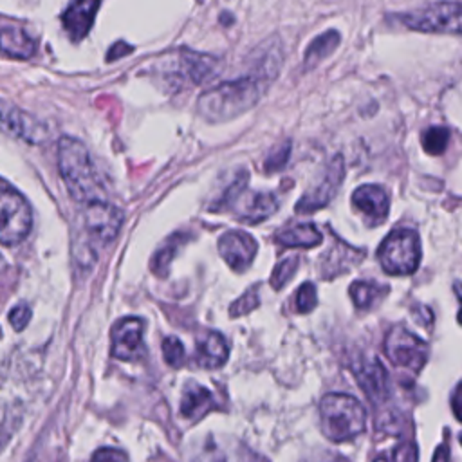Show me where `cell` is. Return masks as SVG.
Returning a JSON list of instances; mask_svg holds the SVG:
<instances>
[{"label":"cell","mask_w":462,"mask_h":462,"mask_svg":"<svg viewBox=\"0 0 462 462\" xmlns=\"http://www.w3.org/2000/svg\"><path fill=\"white\" fill-rule=\"evenodd\" d=\"M289 153H291V144H289V143H283V144L276 146V148L269 153V157H267V161H265V170H267V171H276V170L283 168L285 162H287V159H289Z\"/></svg>","instance_id":"cell-30"},{"label":"cell","mask_w":462,"mask_h":462,"mask_svg":"<svg viewBox=\"0 0 462 462\" xmlns=\"http://www.w3.org/2000/svg\"><path fill=\"white\" fill-rule=\"evenodd\" d=\"M455 294H457V298H458V301H460V312H458V321L462 323V283L458 282V283H455Z\"/></svg>","instance_id":"cell-36"},{"label":"cell","mask_w":462,"mask_h":462,"mask_svg":"<svg viewBox=\"0 0 462 462\" xmlns=\"http://www.w3.org/2000/svg\"><path fill=\"white\" fill-rule=\"evenodd\" d=\"M413 31L435 34H462V2H435L399 16Z\"/></svg>","instance_id":"cell-6"},{"label":"cell","mask_w":462,"mask_h":462,"mask_svg":"<svg viewBox=\"0 0 462 462\" xmlns=\"http://www.w3.org/2000/svg\"><path fill=\"white\" fill-rule=\"evenodd\" d=\"M58 168L69 195L83 204L105 200V188L94 168L88 150L74 137H61L58 144Z\"/></svg>","instance_id":"cell-2"},{"label":"cell","mask_w":462,"mask_h":462,"mask_svg":"<svg viewBox=\"0 0 462 462\" xmlns=\"http://www.w3.org/2000/svg\"><path fill=\"white\" fill-rule=\"evenodd\" d=\"M0 128H4L11 135L23 139L25 143H31V144L42 143L49 135V130L42 121L34 119L32 116L22 112L20 108H16L13 105L2 103V101H0Z\"/></svg>","instance_id":"cell-12"},{"label":"cell","mask_w":462,"mask_h":462,"mask_svg":"<svg viewBox=\"0 0 462 462\" xmlns=\"http://www.w3.org/2000/svg\"><path fill=\"white\" fill-rule=\"evenodd\" d=\"M419 451L413 442H401L390 451L374 458V462H417Z\"/></svg>","instance_id":"cell-26"},{"label":"cell","mask_w":462,"mask_h":462,"mask_svg":"<svg viewBox=\"0 0 462 462\" xmlns=\"http://www.w3.org/2000/svg\"><path fill=\"white\" fill-rule=\"evenodd\" d=\"M256 305H258V294H256V291H249L238 301H235L231 305V312L229 314L231 316H240V314H245V312L253 310Z\"/></svg>","instance_id":"cell-31"},{"label":"cell","mask_w":462,"mask_h":462,"mask_svg":"<svg viewBox=\"0 0 462 462\" xmlns=\"http://www.w3.org/2000/svg\"><path fill=\"white\" fill-rule=\"evenodd\" d=\"M162 354H164V359H166V363L170 366L179 368L184 363V346L173 336H170V337H166L162 341Z\"/></svg>","instance_id":"cell-28"},{"label":"cell","mask_w":462,"mask_h":462,"mask_svg":"<svg viewBox=\"0 0 462 462\" xmlns=\"http://www.w3.org/2000/svg\"><path fill=\"white\" fill-rule=\"evenodd\" d=\"M226 202H235L238 217L249 222H260L271 217L278 208V199L273 193H245L238 182L227 189Z\"/></svg>","instance_id":"cell-9"},{"label":"cell","mask_w":462,"mask_h":462,"mask_svg":"<svg viewBox=\"0 0 462 462\" xmlns=\"http://www.w3.org/2000/svg\"><path fill=\"white\" fill-rule=\"evenodd\" d=\"M449 141V130L444 126H430L422 135L420 143L426 153L430 155H440Z\"/></svg>","instance_id":"cell-25"},{"label":"cell","mask_w":462,"mask_h":462,"mask_svg":"<svg viewBox=\"0 0 462 462\" xmlns=\"http://www.w3.org/2000/svg\"><path fill=\"white\" fill-rule=\"evenodd\" d=\"M32 226V213L27 200L11 186L0 180V242L14 245L22 242Z\"/></svg>","instance_id":"cell-7"},{"label":"cell","mask_w":462,"mask_h":462,"mask_svg":"<svg viewBox=\"0 0 462 462\" xmlns=\"http://www.w3.org/2000/svg\"><path fill=\"white\" fill-rule=\"evenodd\" d=\"M143 321L139 318H123L112 328V354L117 359L132 361L144 354Z\"/></svg>","instance_id":"cell-13"},{"label":"cell","mask_w":462,"mask_h":462,"mask_svg":"<svg viewBox=\"0 0 462 462\" xmlns=\"http://www.w3.org/2000/svg\"><path fill=\"white\" fill-rule=\"evenodd\" d=\"M296 265H298V258H296V256H291V258H285L283 262H280V263L276 265V269L273 271L271 285H273L274 289L283 287V285L292 278V274L296 273Z\"/></svg>","instance_id":"cell-27"},{"label":"cell","mask_w":462,"mask_h":462,"mask_svg":"<svg viewBox=\"0 0 462 462\" xmlns=\"http://www.w3.org/2000/svg\"><path fill=\"white\" fill-rule=\"evenodd\" d=\"M83 240L79 242V263L85 265V254L88 263L96 262V253L99 247L112 242L123 224V213L119 208L105 200H94L85 204L83 209Z\"/></svg>","instance_id":"cell-4"},{"label":"cell","mask_w":462,"mask_h":462,"mask_svg":"<svg viewBox=\"0 0 462 462\" xmlns=\"http://www.w3.org/2000/svg\"><path fill=\"white\" fill-rule=\"evenodd\" d=\"M276 242L285 247H314L321 242V233L312 224H296L280 231Z\"/></svg>","instance_id":"cell-22"},{"label":"cell","mask_w":462,"mask_h":462,"mask_svg":"<svg viewBox=\"0 0 462 462\" xmlns=\"http://www.w3.org/2000/svg\"><path fill=\"white\" fill-rule=\"evenodd\" d=\"M97 7L99 0H76L67 7L63 13V27L74 42L85 38V34L90 31Z\"/></svg>","instance_id":"cell-18"},{"label":"cell","mask_w":462,"mask_h":462,"mask_svg":"<svg viewBox=\"0 0 462 462\" xmlns=\"http://www.w3.org/2000/svg\"><path fill=\"white\" fill-rule=\"evenodd\" d=\"M327 462H346L345 458H339V457H334V458H330V460H327Z\"/></svg>","instance_id":"cell-37"},{"label":"cell","mask_w":462,"mask_h":462,"mask_svg":"<svg viewBox=\"0 0 462 462\" xmlns=\"http://www.w3.org/2000/svg\"><path fill=\"white\" fill-rule=\"evenodd\" d=\"M217 70V61L206 54H182L170 69L171 76L180 78L182 83H202L211 78Z\"/></svg>","instance_id":"cell-17"},{"label":"cell","mask_w":462,"mask_h":462,"mask_svg":"<svg viewBox=\"0 0 462 462\" xmlns=\"http://www.w3.org/2000/svg\"><path fill=\"white\" fill-rule=\"evenodd\" d=\"M433 462H449V448H448L446 444H440V446L435 449Z\"/></svg>","instance_id":"cell-35"},{"label":"cell","mask_w":462,"mask_h":462,"mask_svg":"<svg viewBox=\"0 0 462 462\" xmlns=\"http://www.w3.org/2000/svg\"><path fill=\"white\" fill-rule=\"evenodd\" d=\"M352 374L357 379L361 390L372 402H383L388 399L390 384L388 372L377 357H357L352 363Z\"/></svg>","instance_id":"cell-10"},{"label":"cell","mask_w":462,"mask_h":462,"mask_svg":"<svg viewBox=\"0 0 462 462\" xmlns=\"http://www.w3.org/2000/svg\"><path fill=\"white\" fill-rule=\"evenodd\" d=\"M460 442H462V435H460Z\"/></svg>","instance_id":"cell-38"},{"label":"cell","mask_w":462,"mask_h":462,"mask_svg":"<svg viewBox=\"0 0 462 462\" xmlns=\"http://www.w3.org/2000/svg\"><path fill=\"white\" fill-rule=\"evenodd\" d=\"M319 424L327 439L343 442L363 433L366 411L352 395L328 393L319 402Z\"/></svg>","instance_id":"cell-3"},{"label":"cell","mask_w":462,"mask_h":462,"mask_svg":"<svg viewBox=\"0 0 462 462\" xmlns=\"http://www.w3.org/2000/svg\"><path fill=\"white\" fill-rule=\"evenodd\" d=\"M213 406V395L208 388L193 383L184 388V395L180 401V413L186 419H200Z\"/></svg>","instance_id":"cell-20"},{"label":"cell","mask_w":462,"mask_h":462,"mask_svg":"<svg viewBox=\"0 0 462 462\" xmlns=\"http://www.w3.org/2000/svg\"><path fill=\"white\" fill-rule=\"evenodd\" d=\"M343 177H345V164H343V159L337 155L328 164L321 180L300 199V202L296 204V209L300 213H309V211L327 206L330 202V199L337 193V189L343 182Z\"/></svg>","instance_id":"cell-11"},{"label":"cell","mask_w":462,"mask_h":462,"mask_svg":"<svg viewBox=\"0 0 462 462\" xmlns=\"http://www.w3.org/2000/svg\"><path fill=\"white\" fill-rule=\"evenodd\" d=\"M341 42V36L337 31H325L323 34H319L318 38H314L307 51H305V56H303V61H305V69H312L316 67L318 63H321L327 56H330L337 45Z\"/></svg>","instance_id":"cell-23"},{"label":"cell","mask_w":462,"mask_h":462,"mask_svg":"<svg viewBox=\"0 0 462 462\" xmlns=\"http://www.w3.org/2000/svg\"><path fill=\"white\" fill-rule=\"evenodd\" d=\"M377 258L388 274H410L420 262L419 235L408 227L393 229L379 245Z\"/></svg>","instance_id":"cell-5"},{"label":"cell","mask_w":462,"mask_h":462,"mask_svg":"<svg viewBox=\"0 0 462 462\" xmlns=\"http://www.w3.org/2000/svg\"><path fill=\"white\" fill-rule=\"evenodd\" d=\"M316 287L312 283H303L296 292V309L300 312H309L316 307Z\"/></svg>","instance_id":"cell-29"},{"label":"cell","mask_w":462,"mask_h":462,"mask_svg":"<svg viewBox=\"0 0 462 462\" xmlns=\"http://www.w3.org/2000/svg\"><path fill=\"white\" fill-rule=\"evenodd\" d=\"M90 462H126V455L116 448H101L94 453Z\"/></svg>","instance_id":"cell-32"},{"label":"cell","mask_w":462,"mask_h":462,"mask_svg":"<svg viewBox=\"0 0 462 462\" xmlns=\"http://www.w3.org/2000/svg\"><path fill=\"white\" fill-rule=\"evenodd\" d=\"M0 51L13 58H31L36 51V45L25 31L5 27L0 31Z\"/></svg>","instance_id":"cell-21"},{"label":"cell","mask_w":462,"mask_h":462,"mask_svg":"<svg viewBox=\"0 0 462 462\" xmlns=\"http://www.w3.org/2000/svg\"><path fill=\"white\" fill-rule=\"evenodd\" d=\"M384 352L395 366H402V368L419 372L426 363L428 346L413 332L397 325V327L390 328V332L384 339Z\"/></svg>","instance_id":"cell-8"},{"label":"cell","mask_w":462,"mask_h":462,"mask_svg":"<svg viewBox=\"0 0 462 462\" xmlns=\"http://www.w3.org/2000/svg\"><path fill=\"white\" fill-rule=\"evenodd\" d=\"M352 206L365 217L370 226H374L384 222L388 217L390 200L381 186L363 184L352 193Z\"/></svg>","instance_id":"cell-16"},{"label":"cell","mask_w":462,"mask_h":462,"mask_svg":"<svg viewBox=\"0 0 462 462\" xmlns=\"http://www.w3.org/2000/svg\"><path fill=\"white\" fill-rule=\"evenodd\" d=\"M280 65L282 49L278 40L274 43H265L249 74L224 81L200 94L197 103L199 114L211 123H222L244 114L265 94L269 83L276 78Z\"/></svg>","instance_id":"cell-1"},{"label":"cell","mask_w":462,"mask_h":462,"mask_svg":"<svg viewBox=\"0 0 462 462\" xmlns=\"http://www.w3.org/2000/svg\"><path fill=\"white\" fill-rule=\"evenodd\" d=\"M197 365L202 368H218L227 361L229 346L220 332L206 330L197 337Z\"/></svg>","instance_id":"cell-19"},{"label":"cell","mask_w":462,"mask_h":462,"mask_svg":"<svg viewBox=\"0 0 462 462\" xmlns=\"http://www.w3.org/2000/svg\"><path fill=\"white\" fill-rule=\"evenodd\" d=\"M195 462H256V455L238 440L211 435L200 446Z\"/></svg>","instance_id":"cell-14"},{"label":"cell","mask_w":462,"mask_h":462,"mask_svg":"<svg viewBox=\"0 0 462 462\" xmlns=\"http://www.w3.org/2000/svg\"><path fill=\"white\" fill-rule=\"evenodd\" d=\"M218 253L231 269L244 271L256 254V242L244 231H227L218 240Z\"/></svg>","instance_id":"cell-15"},{"label":"cell","mask_w":462,"mask_h":462,"mask_svg":"<svg viewBox=\"0 0 462 462\" xmlns=\"http://www.w3.org/2000/svg\"><path fill=\"white\" fill-rule=\"evenodd\" d=\"M350 298L357 309H368L375 303L377 298H383L388 292V287L374 282H356L350 285Z\"/></svg>","instance_id":"cell-24"},{"label":"cell","mask_w":462,"mask_h":462,"mask_svg":"<svg viewBox=\"0 0 462 462\" xmlns=\"http://www.w3.org/2000/svg\"><path fill=\"white\" fill-rule=\"evenodd\" d=\"M29 319H31V309H29L25 303L14 307V309L11 310V314H9V321H11V325H13L16 330L23 328V327L29 323Z\"/></svg>","instance_id":"cell-33"},{"label":"cell","mask_w":462,"mask_h":462,"mask_svg":"<svg viewBox=\"0 0 462 462\" xmlns=\"http://www.w3.org/2000/svg\"><path fill=\"white\" fill-rule=\"evenodd\" d=\"M451 410L458 420H462V383L455 388L451 395Z\"/></svg>","instance_id":"cell-34"}]
</instances>
